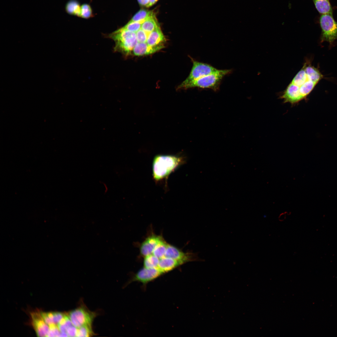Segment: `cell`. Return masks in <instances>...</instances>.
Wrapping results in <instances>:
<instances>
[{
  "mask_svg": "<svg viewBox=\"0 0 337 337\" xmlns=\"http://www.w3.org/2000/svg\"><path fill=\"white\" fill-rule=\"evenodd\" d=\"M323 77L319 70L307 61L280 97L285 103L296 104L310 94Z\"/></svg>",
  "mask_w": 337,
  "mask_h": 337,
  "instance_id": "1",
  "label": "cell"
},
{
  "mask_svg": "<svg viewBox=\"0 0 337 337\" xmlns=\"http://www.w3.org/2000/svg\"><path fill=\"white\" fill-rule=\"evenodd\" d=\"M182 156L158 155L153 161V176L154 179L159 181L168 177L172 172L185 161Z\"/></svg>",
  "mask_w": 337,
  "mask_h": 337,
  "instance_id": "2",
  "label": "cell"
},
{
  "mask_svg": "<svg viewBox=\"0 0 337 337\" xmlns=\"http://www.w3.org/2000/svg\"><path fill=\"white\" fill-rule=\"evenodd\" d=\"M109 36L115 42V51L126 55H132L133 49L137 43L135 32L122 27L110 33Z\"/></svg>",
  "mask_w": 337,
  "mask_h": 337,
  "instance_id": "3",
  "label": "cell"
},
{
  "mask_svg": "<svg viewBox=\"0 0 337 337\" xmlns=\"http://www.w3.org/2000/svg\"><path fill=\"white\" fill-rule=\"evenodd\" d=\"M231 70H218L216 71L197 79L184 87L183 89L193 88L210 89L214 91L219 89L222 79L230 74Z\"/></svg>",
  "mask_w": 337,
  "mask_h": 337,
  "instance_id": "4",
  "label": "cell"
},
{
  "mask_svg": "<svg viewBox=\"0 0 337 337\" xmlns=\"http://www.w3.org/2000/svg\"><path fill=\"white\" fill-rule=\"evenodd\" d=\"M319 22L321 29L320 42L326 41L331 45L337 39V22L332 14H321Z\"/></svg>",
  "mask_w": 337,
  "mask_h": 337,
  "instance_id": "5",
  "label": "cell"
},
{
  "mask_svg": "<svg viewBox=\"0 0 337 337\" xmlns=\"http://www.w3.org/2000/svg\"><path fill=\"white\" fill-rule=\"evenodd\" d=\"M67 314L73 325L77 328L84 325L92 326L97 315L82 304Z\"/></svg>",
  "mask_w": 337,
  "mask_h": 337,
  "instance_id": "6",
  "label": "cell"
},
{
  "mask_svg": "<svg viewBox=\"0 0 337 337\" xmlns=\"http://www.w3.org/2000/svg\"><path fill=\"white\" fill-rule=\"evenodd\" d=\"M193 66L189 74L186 79L178 87V89H183L185 86L202 77L216 71L218 69L211 65L200 62L191 58Z\"/></svg>",
  "mask_w": 337,
  "mask_h": 337,
  "instance_id": "7",
  "label": "cell"
},
{
  "mask_svg": "<svg viewBox=\"0 0 337 337\" xmlns=\"http://www.w3.org/2000/svg\"><path fill=\"white\" fill-rule=\"evenodd\" d=\"M165 256L176 260L182 265L189 261L200 260L197 253H185L176 247L168 244Z\"/></svg>",
  "mask_w": 337,
  "mask_h": 337,
  "instance_id": "8",
  "label": "cell"
},
{
  "mask_svg": "<svg viewBox=\"0 0 337 337\" xmlns=\"http://www.w3.org/2000/svg\"><path fill=\"white\" fill-rule=\"evenodd\" d=\"M162 275L163 274L158 268H147L144 267L134 275L129 283L138 281L145 286Z\"/></svg>",
  "mask_w": 337,
  "mask_h": 337,
  "instance_id": "9",
  "label": "cell"
},
{
  "mask_svg": "<svg viewBox=\"0 0 337 337\" xmlns=\"http://www.w3.org/2000/svg\"><path fill=\"white\" fill-rule=\"evenodd\" d=\"M31 315L32 325L37 336H47L49 329V326L44 321L41 312L38 311L32 312Z\"/></svg>",
  "mask_w": 337,
  "mask_h": 337,
  "instance_id": "10",
  "label": "cell"
},
{
  "mask_svg": "<svg viewBox=\"0 0 337 337\" xmlns=\"http://www.w3.org/2000/svg\"><path fill=\"white\" fill-rule=\"evenodd\" d=\"M162 239L160 236L154 235L147 237L140 246L141 254L145 256L152 254L156 246Z\"/></svg>",
  "mask_w": 337,
  "mask_h": 337,
  "instance_id": "11",
  "label": "cell"
},
{
  "mask_svg": "<svg viewBox=\"0 0 337 337\" xmlns=\"http://www.w3.org/2000/svg\"><path fill=\"white\" fill-rule=\"evenodd\" d=\"M182 264L178 261L164 256L160 259L158 269L163 274L168 272Z\"/></svg>",
  "mask_w": 337,
  "mask_h": 337,
  "instance_id": "12",
  "label": "cell"
},
{
  "mask_svg": "<svg viewBox=\"0 0 337 337\" xmlns=\"http://www.w3.org/2000/svg\"><path fill=\"white\" fill-rule=\"evenodd\" d=\"M315 8L320 14H332L333 10L329 0H312Z\"/></svg>",
  "mask_w": 337,
  "mask_h": 337,
  "instance_id": "13",
  "label": "cell"
},
{
  "mask_svg": "<svg viewBox=\"0 0 337 337\" xmlns=\"http://www.w3.org/2000/svg\"><path fill=\"white\" fill-rule=\"evenodd\" d=\"M154 15L152 11L141 9L136 13L130 21L142 23L147 19Z\"/></svg>",
  "mask_w": 337,
  "mask_h": 337,
  "instance_id": "14",
  "label": "cell"
},
{
  "mask_svg": "<svg viewBox=\"0 0 337 337\" xmlns=\"http://www.w3.org/2000/svg\"><path fill=\"white\" fill-rule=\"evenodd\" d=\"M81 7L80 3L76 0H71L68 2L66 6L67 12L71 15L80 17Z\"/></svg>",
  "mask_w": 337,
  "mask_h": 337,
  "instance_id": "15",
  "label": "cell"
},
{
  "mask_svg": "<svg viewBox=\"0 0 337 337\" xmlns=\"http://www.w3.org/2000/svg\"><path fill=\"white\" fill-rule=\"evenodd\" d=\"M159 26L155 15L151 17L141 24V28L143 30L152 32Z\"/></svg>",
  "mask_w": 337,
  "mask_h": 337,
  "instance_id": "16",
  "label": "cell"
},
{
  "mask_svg": "<svg viewBox=\"0 0 337 337\" xmlns=\"http://www.w3.org/2000/svg\"><path fill=\"white\" fill-rule=\"evenodd\" d=\"M159 259L153 254L145 256L144 261V267L147 268H158Z\"/></svg>",
  "mask_w": 337,
  "mask_h": 337,
  "instance_id": "17",
  "label": "cell"
},
{
  "mask_svg": "<svg viewBox=\"0 0 337 337\" xmlns=\"http://www.w3.org/2000/svg\"><path fill=\"white\" fill-rule=\"evenodd\" d=\"M168 244L163 239L157 244L152 254L159 259L164 257Z\"/></svg>",
  "mask_w": 337,
  "mask_h": 337,
  "instance_id": "18",
  "label": "cell"
},
{
  "mask_svg": "<svg viewBox=\"0 0 337 337\" xmlns=\"http://www.w3.org/2000/svg\"><path fill=\"white\" fill-rule=\"evenodd\" d=\"M151 32L145 31L141 28L138 31L135 32L137 40L136 45L142 43L148 45L147 40Z\"/></svg>",
  "mask_w": 337,
  "mask_h": 337,
  "instance_id": "19",
  "label": "cell"
},
{
  "mask_svg": "<svg viewBox=\"0 0 337 337\" xmlns=\"http://www.w3.org/2000/svg\"><path fill=\"white\" fill-rule=\"evenodd\" d=\"M93 335L92 326L84 325L77 328L76 337H90Z\"/></svg>",
  "mask_w": 337,
  "mask_h": 337,
  "instance_id": "20",
  "label": "cell"
},
{
  "mask_svg": "<svg viewBox=\"0 0 337 337\" xmlns=\"http://www.w3.org/2000/svg\"><path fill=\"white\" fill-rule=\"evenodd\" d=\"M93 12L90 6L87 4H84L81 6L80 17L87 19L92 17Z\"/></svg>",
  "mask_w": 337,
  "mask_h": 337,
  "instance_id": "21",
  "label": "cell"
},
{
  "mask_svg": "<svg viewBox=\"0 0 337 337\" xmlns=\"http://www.w3.org/2000/svg\"><path fill=\"white\" fill-rule=\"evenodd\" d=\"M142 24L137 22L129 21L123 27L129 31L136 32L141 28Z\"/></svg>",
  "mask_w": 337,
  "mask_h": 337,
  "instance_id": "22",
  "label": "cell"
},
{
  "mask_svg": "<svg viewBox=\"0 0 337 337\" xmlns=\"http://www.w3.org/2000/svg\"><path fill=\"white\" fill-rule=\"evenodd\" d=\"M49 326V329L47 336L58 337L59 336L61 332L57 325L52 324Z\"/></svg>",
  "mask_w": 337,
  "mask_h": 337,
  "instance_id": "23",
  "label": "cell"
},
{
  "mask_svg": "<svg viewBox=\"0 0 337 337\" xmlns=\"http://www.w3.org/2000/svg\"><path fill=\"white\" fill-rule=\"evenodd\" d=\"M41 314L44 321L48 325L55 324L54 322L53 312H41Z\"/></svg>",
  "mask_w": 337,
  "mask_h": 337,
  "instance_id": "24",
  "label": "cell"
},
{
  "mask_svg": "<svg viewBox=\"0 0 337 337\" xmlns=\"http://www.w3.org/2000/svg\"><path fill=\"white\" fill-rule=\"evenodd\" d=\"M54 324L57 325L63 319L66 313L60 312H53Z\"/></svg>",
  "mask_w": 337,
  "mask_h": 337,
  "instance_id": "25",
  "label": "cell"
},
{
  "mask_svg": "<svg viewBox=\"0 0 337 337\" xmlns=\"http://www.w3.org/2000/svg\"><path fill=\"white\" fill-rule=\"evenodd\" d=\"M77 332V328L72 325L67 329L66 333L68 336L76 337Z\"/></svg>",
  "mask_w": 337,
  "mask_h": 337,
  "instance_id": "26",
  "label": "cell"
},
{
  "mask_svg": "<svg viewBox=\"0 0 337 337\" xmlns=\"http://www.w3.org/2000/svg\"><path fill=\"white\" fill-rule=\"evenodd\" d=\"M139 4L143 6H145L147 7L148 5L149 0H137Z\"/></svg>",
  "mask_w": 337,
  "mask_h": 337,
  "instance_id": "27",
  "label": "cell"
},
{
  "mask_svg": "<svg viewBox=\"0 0 337 337\" xmlns=\"http://www.w3.org/2000/svg\"><path fill=\"white\" fill-rule=\"evenodd\" d=\"M158 0H149L147 7H149L154 4Z\"/></svg>",
  "mask_w": 337,
  "mask_h": 337,
  "instance_id": "28",
  "label": "cell"
}]
</instances>
